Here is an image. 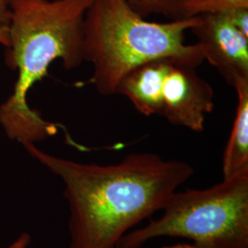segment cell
<instances>
[{"label":"cell","mask_w":248,"mask_h":248,"mask_svg":"<svg viewBox=\"0 0 248 248\" xmlns=\"http://www.w3.org/2000/svg\"><path fill=\"white\" fill-rule=\"evenodd\" d=\"M28 153L60 177L70 211L69 248H116L132 227L164 208L194 173L184 161L133 153L115 165L82 164L28 143Z\"/></svg>","instance_id":"obj_1"},{"label":"cell","mask_w":248,"mask_h":248,"mask_svg":"<svg viewBox=\"0 0 248 248\" xmlns=\"http://www.w3.org/2000/svg\"><path fill=\"white\" fill-rule=\"evenodd\" d=\"M92 0H10L9 46L6 62L18 69L10 98L0 106V124L23 145L55 135L57 124L27 104V94L61 59L70 70L84 60V24Z\"/></svg>","instance_id":"obj_2"},{"label":"cell","mask_w":248,"mask_h":248,"mask_svg":"<svg viewBox=\"0 0 248 248\" xmlns=\"http://www.w3.org/2000/svg\"><path fill=\"white\" fill-rule=\"evenodd\" d=\"M199 17L154 22L126 0H92L84 24V60L93 64L89 83L102 96L117 94L121 81L143 63L169 59L194 67L204 62L198 45H186Z\"/></svg>","instance_id":"obj_3"},{"label":"cell","mask_w":248,"mask_h":248,"mask_svg":"<svg viewBox=\"0 0 248 248\" xmlns=\"http://www.w3.org/2000/svg\"><path fill=\"white\" fill-rule=\"evenodd\" d=\"M164 214L125 233L116 248H141L151 239L192 240L200 248H248V170L205 189L175 191Z\"/></svg>","instance_id":"obj_4"},{"label":"cell","mask_w":248,"mask_h":248,"mask_svg":"<svg viewBox=\"0 0 248 248\" xmlns=\"http://www.w3.org/2000/svg\"><path fill=\"white\" fill-rule=\"evenodd\" d=\"M214 93L196 67L173 62L165 80L161 115L169 124L201 133L206 115L214 108Z\"/></svg>","instance_id":"obj_5"},{"label":"cell","mask_w":248,"mask_h":248,"mask_svg":"<svg viewBox=\"0 0 248 248\" xmlns=\"http://www.w3.org/2000/svg\"><path fill=\"white\" fill-rule=\"evenodd\" d=\"M198 17L190 31L198 40L196 45L204 61L216 68L231 87L248 78V37L232 24L224 12Z\"/></svg>","instance_id":"obj_6"},{"label":"cell","mask_w":248,"mask_h":248,"mask_svg":"<svg viewBox=\"0 0 248 248\" xmlns=\"http://www.w3.org/2000/svg\"><path fill=\"white\" fill-rule=\"evenodd\" d=\"M173 62L159 59L136 67L121 81L117 94L128 98L142 115H161L164 84Z\"/></svg>","instance_id":"obj_7"},{"label":"cell","mask_w":248,"mask_h":248,"mask_svg":"<svg viewBox=\"0 0 248 248\" xmlns=\"http://www.w3.org/2000/svg\"><path fill=\"white\" fill-rule=\"evenodd\" d=\"M232 88L236 91L237 105L222 156L223 178L248 170V78L238 80Z\"/></svg>","instance_id":"obj_8"},{"label":"cell","mask_w":248,"mask_h":248,"mask_svg":"<svg viewBox=\"0 0 248 248\" xmlns=\"http://www.w3.org/2000/svg\"><path fill=\"white\" fill-rule=\"evenodd\" d=\"M238 8H248V0H182L184 18L222 13Z\"/></svg>","instance_id":"obj_9"},{"label":"cell","mask_w":248,"mask_h":248,"mask_svg":"<svg viewBox=\"0 0 248 248\" xmlns=\"http://www.w3.org/2000/svg\"><path fill=\"white\" fill-rule=\"evenodd\" d=\"M142 17L164 16L170 19L184 18L182 0H126Z\"/></svg>","instance_id":"obj_10"},{"label":"cell","mask_w":248,"mask_h":248,"mask_svg":"<svg viewBox=\"0 0 248 248\" xmlns=\"http://www.w3.org/2000/svg\"><path fill=\"white\" fill-rule=\"evenodd\" d=\"M10 0H0V44L9 46Z\"/></svg>","instance_id":"obj_11"},{"label":"cell","mask_w":248,"mask_h":248,"mask_svg":"<svg viewBox=\"0 0 248 248\" xmlns=\"http://www.w3.org/2000/svg\"><path fill=\"white\" fill-rule=\"evenodd\" d=\"M232 24L241 33L248 37V8H238L224 12Z\"/></svg>","instance_id":"obj_12"},{"label":"cell","mask_w":248,"mask_h":248,"mask_svg":"<svg viewBox=\"0 0 248 248\" xmlns=\"http://www.w3.org/2000/svg\"><path fill=\"white\" fill-rule=\"evenodd\" d=\"M31 240L30 234L23 232L7 248H27L31 244Z\"/></svg>","instance_id":"obj_13"},{"label":"cell","mask_w":248,"mask_h":248,"mask_svg":"<svg viewBox=\"0 0 248 248\" xmlns=\"http://www.w3.org/2000/svg\"><path fill=\"white\" fill-rule=\"evenodd\" d=\"M162 248H200L195 246L194 244L188 245V244H177L174 246H169V247H163Z\"/></svg>","instance_id":"obj_14"}]
</instances>
